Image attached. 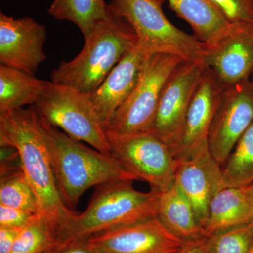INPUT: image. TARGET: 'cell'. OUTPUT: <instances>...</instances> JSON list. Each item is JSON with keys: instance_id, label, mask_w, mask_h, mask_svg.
Wrapping results in <instances>:
<instances>
[{"instance_id": "1", "label": "cell", "mask_w": 253, "mask_h": 253, "mask_svg": "<svg viewBox=\"0 0 253 253\" xmlns=\"http://www.w3.org/2000/svg\"><path fill=\"white\" fill-rule=\"evenodd\" d=\"M0 143L17 151L23 172L38 200V214L47 221L57 241L76 213L61 199L39 116L33 106L0 112Z\"/></svg>"}, {"instance_id": "2", "label": "cell", "mask_w": 253, "mask_h": 253, "mask_svg": "<svg viewBox=\"0 0 253 253\" xmlns=\"http://www.w3.org/2000/svg\"><path fill=\"white\" fill-rule=\"evenodd\" d=\"M39 121L56 187L63 204L70 210L92 186L113 181L139 180L112 156L70 137L40 116Z\"/></svg>"}, {"instance_id": "3", "label": "cell", "mask_w": 253, "mask_h": 253, "mask_svg": "<svg viewBox=\"0 0 253 253\" xmlns=\"http://www.w3.org/2000/svg\"><path fill=\"white\" fill-rule=\"evenodd\" d=\"M84 39L81 52L71 61L60 63L51 78L56 84L91 95L137 44L138 40L130 25L109 7L106 17Z\"/></svg>"}, {"instance_id": "4", "label": "cell", "mask_w": 253, "mask_h": 253, "mask_svg": "<svg viewBox=\"0 0 253 253\" xmlns=\"http://www.w3.org/2000/svg\"><path fill=\"white\" fill-rule=\"evenodd\" d=\"M133 181H118L96 186L89 206L76 214L57 242L88 239L120 226L157 217L160 191L144 193L133 187Z\"/></svg>"}, {"instance_id": "5", "label": "cell", "mask_w": 253, "mask_h": 253, "mask_svg": "<svg viewBox=\"0 0 253 253\" xmlns=\"http://www.w3.org/2000/svg\"><path fill=\"white\" fill-rule=\"evenodd\" d=\"M165 1L111 0L109 7L130 25L137 36V44L148 54L174 55L188 62L204 63L207 46L168 19L163 11Z\"/></svg>"}, {"instance_id": "6", "label": "cell", "mask_w": 253, "mask_h": 253, "mask_svg": "<svg viewBox=\"0 0 253 253\" xmlns=\"http://www.w3.org/2000/svg\"><path fill=\"white\" fill-rule=\"evenodd\" d=\"M183 61L171 54L148 56L132 92L104 126L108 141L150 130L165 84Z\"/></svg>"}, {"instance_id": "7", "label": "cell", "mask_w": 253, "mask_h": 253, "mask_svg": "<svg viewBox=\"0 0 253 253\" xmlns=\"http://www.w3.org/2000/svg\"><path fill=\"white\" fill-rule=\"evenodd\" d=\"M40 117L62 129L76 140L84 141L111 156L110 145L89 95L71 86L46 81L44 92L33 105Z\"/></svg>"}, {"instance_id": "8", "label": "cell", "mask_w": 253, "mask_h": 253, "mask_svg": "<svg viewBox=\"0 0 253 253\" xmlns=\"http://www.w3.org/2000/svg\"><path fill=\"white\" fill-rule=\"evenodd\" d=\"M110 154L139 180L163 192L175 181L179 161L172 149L157 136L143 131L109 139Z\"/></svg>"}, {"instance_id": "9", "label": "cell", "mask_w": 253, "mask_h": 253, "mask_svg": "<svg viewBox=\"0 0 253 253\" xmlns=\"http://www.w3.org/2000/svg\"><path fill=\"white\" fill-rule=\"evenodd\" d=\"M253 122L252 82L224 86L208 135L210 154L221 167Z\"/></svg>"}, {"instance_id": "10", "label": "cell", "mask_w": 253, "mask_h": 253, "mask_svg": "<svg viewBox=\"0 0 253 253\" xmlns=\"http://www.w3.org/2000/svg\"><path fill=\"white\" fill-rule=\"evenodd\" d=\"M206 64L183 61L165 84L150 132L171 148L184 124Z\"/></svg>"}, {"instance_id": "11", "label": "cell", "mask_w": 253, "mask_h": 253, "mask_svg": "<svg viewBox=\"0 0 253 253\" xmlns=\"http://www.w3.org/2000/svg\"><path fill=\"white\" fill-rule=\"evenodd\" d=\"M224 86L212 70L206 66L180 133L172 148L179 163L209 151L210 128Z\"/></svg>"}, {"instance_id": "12", "label": "cell", "mask_w": 253, "mask_h": 253, "mask_svg": "<svg viewBox=\"0 0 253 253\" xmlns=\"http://www.w3.org/2000/svg\"><path fill=\"white\" fill-rule=\"evenodd\" d=\"M88 243L96 253H178L189 244L158 217L95 234Z\"/></svg>"}, {"instance_id": "13", "label": "cell", "mask_w": 253, "mask_h": 253, "mask_svg": "<svg viewBox=\"0 0 253 253\" xmlns=\"http://www.w3.org/2000/svg\"><path fill=\"white\" fill-rule=\"evenodd\" d=\"M45 26L31 17L0 14V64L32 74L46 59Z\"/></svg>"}, {"instance_id": "14", "label": "cell", "mask_w": 253, "mask_h": 253, "mask_svg": "<svg viewBox=\"0 0 253 253\" xmlns=\"http://www.w3.org/2000/svg\"><path fill=\"white\" fill-rule=\"evenodd\" d=\"M174 183L189 201L205 230L211 202L226 187L221 166L207 151L179 163Z\"/></svg>"}, {"instance_id": "15", "label": "cell", "mask_w": 253, "mask_h": 253, "mask_svg": "<svg viewBox=\"0 0 253 253\" xmlns=\"http://www.w3.org/2000/svg\"><path fill=\"white\" fill-rule=\"evenodd\" d=\"M253 23L233 26L217 45L208 49L205 64L224 85L247 81L253 73Z\"/></svg>"}, {"instance_id": "16", "label": "cell", "mask_w": 253, "mask_h": 253, "mask_svg": "<svg viewBox=\"0 0 253 253\" xmlns=\"http://www.w3.org/2000/svg\"><path fill=\"white\" fill-rule=\"evenodd\" d=\"M149 56L136 44L115 66L97 89L89 95L104 128L132 92Z\"/></svg>"}, {"instance_id": "17", "label": "cell", "mask_w": 253, "mask_h": 253, "mask_svg": "<svg viewBox=\"0 0 253 253\" xmlns=\"http://www.w3.org/2000/svg\"><path fill=\"white\" fill-rule=\"evenodd\" d=\"M208 49L214 47L233 29V25L213 0H166Z\"/></svg>"}, {"instance_id": "18", "label": "cell", "mask_w": 253, "mask_h": 253, "mask_svg": "<svg viewBox=\"0 0 253 253\" xmlns=\"http://www.w3.org/2000/svg\"><path fill=\"white\" fill-rule=\"evenodd\" d=\"M157 217L168 230L186 244L206 237L192 206L174 182L160 194Z\"/></svg>"}, {"instance_id": "19", "label": "cell", "mask_w": 253, "mask_h": 253, "mask_svg": "<svg viewBox=\"0 0 253 253\" xmlns=\"http://www.w3.org/2000/svg\"><path fill=\"white\" fill-rule=\"evenodd\" d=\"M253 222V206L244 188L224 187L213 199L205 226L206 237Z\"/></svg>"}, {"instance_id": "20", "label": "cell", "mask_w": 253, "mask_h": 253, "mask_svg": "<svg viewBox=\"0 0 253 253\" xmlns=\"http://www.w3.org/2000/svg\"><path fill=\"white\" fill-rule=\"evenodd\" d=\"M45 84L34 74L0 64V112L36 104Z\"/></svg>"}, {"instance_id": "21", "label": "cell", "mask_w": 253, "mask_h": 253, "mask_svg": "<svg viewBox=\"0 0 253 253\" xmlns=\"http://www.w3.org/2000/svg\"><path fill=\"white\" fill-rule=\"evenodd\" d=\"M108 11L109 4L105 0H54L48 10L52 17L76 25L84 38L106 17Z\"/></svg>"}, {"instance_id": "22", "label": "cell", "mask_w": 253, "mask_h": 253, "mask_svg": "<svg viewBox=\"0 0 253 253\" xmlns=\"http://www.w3.org/2000/svg\"><path fill=\"white\" fill-rule=\"evenodd\" d=\"M0 204L38 214V200L21 165H1Z\"/></svg>"}, {"instance_id": "23", "label": "cell", "mask_w": 253, "mask_h": 253, "mask_svg": "<svg viewBox=\"0 0 253 253\" xmlns=\"http://www.w3.org/2000/svg\"><path fill=\"white\" fill-rule=\"evenodd\" d=\"M221 170L227 187L244 188L253 182V122L240 138Z\"/></svg>"}, {"instance_id": "24", "label": "cell", "mask_w": 253, "mask_h": 253, "mask_svg": "<svg viewBox=\"0 0 253 253\" xmlns=\"http://www.w3.org/2000/svg\"><path fill=\"white\" fill-rule=\"evenodd\" d=\"M56 243L52 229L38 213L18 233L11 253H44Z\"/></svg>"}, {"instance_id": "25", "label": "cell", "mask_w": 253, "mask_h": 253, "mask_svg": "<svg viewBox=\"0 0 253 253\" xmlns=\"http://www.w3.org/2000/svg\"><path fill=\"white\" fill-rule=\"evenodd\" d=\"M208 253H249L253 244V222L214 233L206 237Z\"/></svg>"}, {"instance_id": "26", "label": "cell", "mask_w": 253, "mask_h": 253, "mask_svg": "<svg viewBox=\"0 0 253 253\" xmlns=\"http://www.w3.org/2000/svg\"><path fill=\"white\" fill-rule=\"evenodd\" d=\"M228 21L235 26L253 23L252 0H213Z\"/></svg>"}, {"instance_id": "27", "label": "cell", "mask_w": 253, "mask_h": 253, "mask_svg": "<svg viewBox=\"0 0 253 253\" xmlns=\"http://www.w3.org/2000/svg\"><path fill=\"white\" fill-rule=\"evenodd\" d=\"M36 214L0 204V227L22 229Z\"/></svg>"}, {"instance_id": "28", "label": "cell", "mask_w": 253, "mask_h": 253, "mask_svg": "<svg viewBox=\"0 0 253 253\" xmlns=\"http://www.w3.org/2000/svg\"><path fill=\"white\" fill-rule=\"evenodd\" d=\"M44 253H96L88 243V239L70 240L56 242Z\"/></svg>"}, {"instance_id": "29", "label": "cell", "mask_w": 253, "mask_h": 253, "mask_svg": "<svg viewBox=\"0 0 253 253\" xmlns=\"http://www.w3.org/2000/svg\"><path fill=\"white\" fill-rule=\"evenodd\" d=\"M21 229L0 227V253H11L15 241Z\"/></svg>"}, {"instance_id": "30", "label": "cell", "mask_w": 253, "mask_h": 253, "mask_svg": "<svg viewBox=\"0 0 253 253\" xmlns=\"http://www.w3.org/2000/svg\"><path fill=\"white\" fill-rule=\"evenodd\" d=\"M178 253H208L206 237L186 245L185 247Z\"/></svg>"}, {"instance_id": "31", "label": "cell", "mask_w": 253, "mask_h": 253, "mask_svg": "<svg viewBox=\"0 0 253 253\" xmlns=\"http://www.w3.org/2000/svg\"><path fill=\"white\" fill-rule=\"evenodd\" d=\"M244 189L248 199H249L250 202H251L253 206V182L251 185L246 186V187H244Z\"/></svg>"}, {"instance_id": "32", "label": "cell", "mask_w": 253, "mask_h": 253, "mask_svg": "<svg viewBox=\"0 0 253 253\" xmlns=\"http://www.w3.org/2000/svg\"><path fill=\"white\" fill-rule=\"evenodd\" d=\"M249 253H253V244L251 246V250H250Z\"/></svg>"}, {"instance_id": "33", "label": "cell", "mask_w": 253, "mask_h": 253, "mask_svg": "<svg viewBox=\"0 0 253 253\" xmlns=\"http://www.w3.org/2000/svg\"><path fill=\"white\" fill-rule=\"evenodd\" d=\"M252 31H253V23L252 24ZM251 82H252V83L253 84V80H252V81H251Z\"/></svg>"}, {"instance_id": "34", "label": "cell", "mask_w": 253, "mask_h": 253, "mask_svg": "<svg viewBox=\"0 0 253 253\" xmlns=\"http://www.w3.org/2000/svg\"><path fill=\"white\" fill-rule=\"evenodd\" d=\"M253 3V0H252Z\"/></svg>"}]
</instances>
